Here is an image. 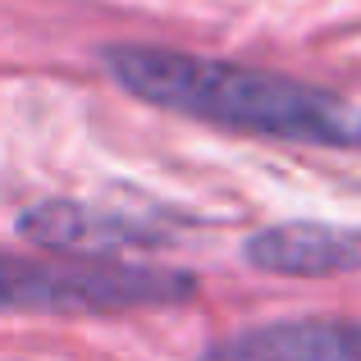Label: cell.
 <instances>
[{
	"label": "cell",
	"mask_w": 361,
	"mask_h": 361,
	"mask_svg": "<svg viewBox=\"0 0 361 361\" xmlns=\"http://www.w3.org/2000/svg\"><path fill=\"white\" fill-rule=\"evenodd\" d=\"M101 64L128 97L215 128L302 147H361V106L288 73L137 42L106 46Z\"/></svg>",
	"instance_id": "6da1fadb"
},
{
	"label": "cell",
	"mask_w": 361,
	"mask_h": 361,
	"mask_svg": "<svg viewBox=\"0 0 361 361\" xmlns=\"http://www.w3.org/2000/svg\"><path fill=\"white\" fill-rule=\"evenodd\" d=\"M197 293V274L169 265L87 261V256L0 252V311L27 316H119L178 307Z\"/></svg>",
	"instance_id": "7a4b0ae2"
},
{
	"label": "cell",
	"mask_w": 361,
	"mask_h": 361,
	"mask_svg": "<svg viewBox=\"0 0 361 361\" xmlns=\"http://www.w3.org/2000/svg\"><path fill=\"white\" fill-rule=\"evenodd\" d=\"M18 238L32 243L37 252H55V256L119 261L123 252H156V247L178 243V220L119 211V206H101V202L51 197V202H37L18 215Z\"/></svg>",
	"instance_id": "3957f363"
},
{
	"label": "cell",
	"mask_w": 361,
	"mask_h": 361,
	"mask_svg": "<svg viewBox=\"0 0 361 361\" xmlns=\"http://www.w3.org/2000/svg\"><path fill=\"white\" fill-rule=\"evenodd\" d=\"M243 261L261 274H288V279L361 274V229L283 220L270 224V229H256L243 247Z\"/></svg>",
	"instance_id": "277c9868"
},
{
	"label": "cell",
	"mask_w": 361,
	"mask_h": 361,
	"mask_svg": "<svg viewBox=\"0 0 361 361\" xmlns=\"http://www.w3.org/2000/svg\"><path fill=\"white\" fill-rule=\"evenodd\" d=\"M202 361H361V320H274L238 329Z\"/></svg>",
	"instance_id": "5b68a950"
}]
</instances>
